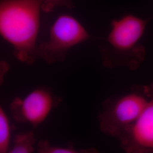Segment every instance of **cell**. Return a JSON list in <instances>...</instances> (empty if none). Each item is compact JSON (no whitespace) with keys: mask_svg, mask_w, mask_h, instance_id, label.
Returning a JSON list of instances; mask_svg holds the SVG:
<instances>
[{"mask_svg":"<svg viewBox=\"0 0 153 153\" xmlns=\"http://www.w3.org/2000/svg\"><path fill=\"white\" fill-rule=\"evenodd\" d=\"M42 0H1L0 33L16 59L28 65L38 58L37 38Z\"/></svg>","mask_w":153,"mask_h":153,"instance_id":"obj_1","label":"cell"},{"mask_svg":"<svg viewBox=\"0 0 153 153\" xmlns=\"http://www.w3.org/2000/svg\"><path fill=\"white\" fill-rule=\"evenodd\" d=\"M148 22L131 14L112 20L105 42L99 47L103 65L109 69H138L146 56V49L140 41Z\"/></svg>","mask_w":153,"mask_h":153,"instance_id":"obj_2","label":"cell"},{"mask_svg":"<svg viewBox=\"0 0 153 153\" xmlns=\"http://www.w3.org/2000/svg\"><path fill=\"white\" fill-rule=\"evenodd\" d=\"M149 97L145 86L134 87L128 93L107 99L98 116L100 131L118 138L141 114Z\"/></svg>","mask_w":153,"mask_h":153,"instance_id":"obj_3","label":"cell"},{"mask_svg":"<svg viewBox=\"0 0 153 153\" xmlns=\"http://www.w3.org/2000/svg\"><path fill=\"white\" fill-rule=\"evenodd\" d=\"M90 37L86 28L75 18L61 15L50 28L48 39L38 45V57L49 64L62 62L71 48Z\"/></svg>","mask_w":153,"mask_h":153,"instance_id":"obj_4","label":"cell"},{"mask_svg":"<svg viewBox=\"0 0 153 153\" xmlns=\"http://www.w3.org/2000/svg\"><path fill=\"white\" fill-rule=\"evenodd\" d=\"M62 102L47 86H40L28 93L24 98L16 97L10 104V110L14 120L27 123L35 128L42 124L51 112Z\"/></svg>","mask_w":153,"mask_h":153,"instance_id":"obj_5","label":"cell"},{"mask_svg":"<svg viewBox=\"0 0 153 153\" xmlns=\"http://www.w3.org/2000/svg\"><path fill=\"white\" fill-rule=\"evenodd\" d=\"M145 88L148 104L137 120L117 138L125 153H153V82Z\"/></svg>","mask_w":153,"mask_h":153,"instance_id":"obj_6","label":"cell"},{"mask_svg":"<svg viewBox=\"0 0 153 153\" xmlns=\"http://www.w3.org/2000/svg\"><path fill=\"white\" fill-rule=\"evenodd\" d=\"M36 138L33 131H21L15 135L13 145L7 153H34Z\"/></svg>","mask_w":153,"mask_h":153,"instance_id":"obj_7","label":"cell"},{"mask_svg":"<svg viewBox=\"0 0 153 153\" xmlns=\"http://www.w3.org/2000/svg\"><path fill=\"white\" fill-rule=\"evenodd\" d=\"M37 153H100L95 148L76 149L71 145L68 147H60L51 143L47 140H42L37 144Z\"/></svg>","mask_w":153,"mask_h":153,"instance_id":"obj_8","label":"cell"},{"mask_svg":"<svg viewBox=\"0 0 153 153\" xmlns=\"http://www.w3.org/2000/svg\"><path fill=\"white\" fill-rule=\"evenodd\" d=\"M11 126L8 116L3 107H0V153L9 151L11 135Z\"/></svg>","mask_w":153,"mask_h":153,"instance_id":"obj_9","label":"cell"},{"mask_svg":"<svg viewBox=\"0 0 153 153\" xmlns=\"http://www.w3.org/2000/svg\"><path fill=\"white\" fill-rule=\"evenodd\" d=\"M61 7L73 8V0H42V9L45 13L52 12L55 9Z\"/></svg>","mask_w":153,"mask_h":153,"instance_id":"obj_10","label":"cell"}]
</instances>
